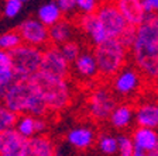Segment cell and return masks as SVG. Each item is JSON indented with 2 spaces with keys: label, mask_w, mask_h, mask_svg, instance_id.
<instances>
[{
  "label": "cell",
  "mask_w": 158,
  "mask_h": 156,
  "mask_svg": "<svg viewBox=\"0 0 158 156\" xmlns=\"http://www.w3.org/2000/svg\"><path fill=\"white\" fill-rule=\"evenodd\" d=\"M135 68L151 80H158V13H148L135 27L131 48Z\"/></svg>",
  "instance_id": "obj_1"
},
{
  "label": "cell",
  "mask_w": 158,
  "mask_h": 156,
  "mask_svg": "<svg viewBox=\"0 0 158 156\" xmlns=\"http://www.w3.org/2000/svg\"><path fill=\"white\" fill-rule=\"evenodd\" d=\"M0 100L17 114H31L44 117L48 111L43 96L30 79L14 78V80L0 90Z\"/></svg>",
  "instance_id": "obj_2"
},
{
  "label": "cell",
  "mask_w": 158,
  "mask_h": 156,
  "mask_svg": "<svg viewBox=\"0 0 158 156\" xmlns=\"http://www.w3.org/2000/svg\"><path fill=\"white\" fill-rule=\"evenodd\" d=\"M40 90L49 113H59L65 110L72 101V87L68 79L58 78L40 70L31 78Z\"/></svg>",
  "instance_id": "obj_3"
},
{
  "label": "cell",
  "mask_w": 158,
  "mask_h": 156,
  "mask_svg": "<svg viewBox=\"0 0 158 156\" xmlns=\"http://www.w3.org/2000/svg\"><path fill=\"white\" fill-rule=\"evenodd\" d=\"M128 48L118 38H109L105 42L95 45L93 55L98 62L99 75L105 79H112L120 69L124 68Z\"/></svg>",
  "instance_id": "obj_4"
},
{
  "label": "cell",
  "mask_w": 158,
  "mask_h": 156,
  "mask_svg": "<svg viewBox=\"0 0 158 156\" xmlns=\"http://www.w3.org/2000/svg\"><path fill=\"white\" fill-rule=\"evenodd\" d=\"M10 55L13 61L16 78L30 79L41 69L43 51L38 46H33L23 42L20 46L10 51Z\"/></svg>",
  "instance_id": "obj_5"
},
{
  "label": "cell",
  "mask_w": 158,
  "mask_h": 156,
  "mask_svg": "<svg viewBox=\"0 0 158 156\" xmlns=\"http://www.w3.org/2000/svg\"><path fill=\"white\" fill-rule=\"evenodd\" d=\"M116 106L117 101H116L114 91H112L106 86H96L95 89H92L86 100L89 117L98 122L109 120Z\"/></svg>",
  "instance_id": "obj_6"
},
{
  "label": "cell",
  "mask_w": 158,
  "mask_h": 156,
  "mask_svg": "<svg viewBox=\"0 0 158 156\" xmlns=\"http://www.w3.org/2000/svg\"><path fill=\"white\" fill-rule=\"evenodd\" d=\"M96 14H98L99 21L103 26L109 38H118L128 26V23L113 2L112 3L106 2V3L100 4L99 9L96 10Z\"/></svg>",
  "instance_id": "obj_7"
},
{
  "label": "cell",
  "mask_w": 158,
  "mask_h": 156,
  "mask_svg": "<svg viewBox=\"0 0 158 156\" xmlns=\"http://www.w3.org/2000/svg\"><path fill=\"white\" fill-rule=\"evenodd\" d=\"M141 72L134 68H123L112 78V89L118 97H131L141 87Z\"/></svg>",
  "instance_id": "obj_8"
},
{
  "label": "cell",
  "mask_w": 158,
  "mask_h": 156,
  "mask_svg": "<svg viewBox=\"0 0 158 156\" xmlns=\"http://www.w3.org/2000/svg\"><path fill=\"white\" fill-rule=\"evenodd\" d=\"M20 37L24 44L33 46H45L49 42V28L38 18L30 17L23 20L17 27Z\"/></svg>",
  "instance_id": "obj_9"
},
{
  "label": "cell",
  "mask_w": 158,
  "mask_h": 156,
  "mask_svg": "<svg viewBox=\"0 0 158 156\" xmlns=\"http://www.w3.org/2000/svg\"><path fill=\"white\" fill-rule=\"evenodd\" d=\"M40 70L58 76V78L68 79V75L71 72V62L66 61L58 45H51L43 51V61H41Z\"/></svg>",
  "instance_id": "obj_10"
},
{
  "label": "cell",
  "mask_w": 158,
  "mask_h": 156,
  "mask_svg": "<svg viewBox=\"0 0 158 156\" xmlns=\"http://www.w3.org/2000/svg\"><path fill=\"white\" fill-rule=\"evenodd\" d=\"M27 138L16 128L0 132V156H26Z\"/></svg>",
  "instance_id": "obj_11"
},
{
  "label": "cell",
  "mask_w": 158,
  "mask_h": 156,
  "mask_svg": "<svg viewBox=\"0 0 158 156\" xmlns=\"http://www.w3.org/2000/svg\"><path fill=\"white\" fill-rule=\"evenodd\" d=\"M78 27L81 28L83 34L90 39V42L93 45H99V44L105 42L106 39H109L107 34H106L103 26L100 24L96 13H89V14H81L78 18Z\"/></svg>",
  "instance_id": "obj_12"
},
{
  "label": "cell",
  "mask_w": 158,
  "mask_h": 156,
  "mask_svg": "<svg viewBox=\"0 0 158 156\" xmlns=\"http://www.w3.org/2000/svg\"><path fill=\"white\" fill-rule=\"evenodd\" d=\"M113 3L130 26H140L148 14L141 0H113Z\"/></svg>",
  "instance_id": "obj_13"
},
{
  "label": "cell",
  "mask_w": 158,
  "mask_h": 156,
  "mask_svg": "<svg viewBox=\"0 0 158 156\" xmlns=\"http://www.w3.org/2000/svg\"><path fill=\"white\" fill-rule=\"evenodd\" d=\"M66 143L71 145L73 149L76 150H86L89 148H92V145L96 142V135L95 131L90 127H85V125H79V127H73L66 132Z\"/></svg>",
  "instance_id": "obj_14"
},
{
  "label": "cell",
  "mask_w": 158,
  "mask_h": 156,
  "mask_svg": "<svg viewBox=\"0 0 158 156\" xmlns=\"http://www.w3.org/2000/svg\"><path fill=\"white\" fill-rule=\"evenodd\" d=\"M135 150L143 153H150L158 148V130L147 127H137L131 134Z\"/></svg>",
  "instance_id": "obj_15"
},
{
  "label": "cell",
  "mask_w": 158,
  "mask_h": 156,
  "mask_svg": "<svg viewBox=\"0 0 158 156\" xmlns=\"http://www.w3.org/2000/svg\"><path fill=\"white\" fill-rule=\"evenodd\" d=\"M134 120L138 127L158 130V101H143L134 110Z\"/></svg>",
  "instance_id": "obj_16"
},
{
  "label": "cell",
  "mask_w": 158,
  "mask_h": 156,
  "mask_svg": "<svg viewBox=\"0 0 158 156\" xmlns=\"http://www.w3.org/2000/svg\"><path fill=\"white\" fill-rule=\"evenodd\" d=\"M16 128L24 138L30 139V138L35 137L43 134L47 130V121L43 117H35L31 114H21L17 118Z\"/></svg>",
  "instance_id": "obj_17"
},
{
  "label": "cell",
  "mask_w": 158,
  "mask_h": 156,
  "mask_svg": "<svg viewBox=\"0 0 158 156\" xmlns=\"http://www.w3.org/2000/svg\"><path fill=\"white\" fill-rule=\"evenodd\" d=\"M72 68L76 75L82 79H93L99 75L98 62L93 55V51L81 52L78 58L72 62Z\"/></svg>",
  "instance_id": "obj_18"
},
{
  "label": "cell",
  "mask_w": 158,
  "mask_h": 156,
  "mask_svg": "<svg viewBox=\"0 0 158 156\" xmlns=\"http://www.w3.org/2000/svg\"><path fill=\"white\" fill-rule=\"evenodd\" d=\"M26 156H55V145L48 137L40 134L27 139Z\"/></svg>",
  "instance_id": "obj_19"
},
{
  "label": "cell",
  "mask_w": 158,
  "mask_h": 156,
  "mask_svg": "<svg viewBox=\"0 0 158 156\" xmlns=\"http://www.w3.org/2000/svg\"><path fill=\"white\" fill-rule=\"evenodd\" d=\"M49 28V42L52 45H62V44L71 41L73 37V26L68 20H59Z\"/></svg>",
  "instance_id": "obj_20"
},
{
  "label": "cell",
  "mask_w": 158,
  "mask_h": 156,
  "mask_svg": "<svg viewBox=\"0 0 158 156\" xmlns=\"http://www.w3.org/2000/svg\"><path fill=\"white\" fill-rule=\"evenodd\" d=\"M62 16H64V13H62V10L59 9L56 0L45 2L37 10V18L43 24H45L47 27H51L55 23H58L59 20H62Z\"/></svg>",
  "instance_id": "obj_21"
},
{
  "label": "cell",
  "mask_w": 158,
  "mask_h": 156,
  "mask_svg": "<svg viewBox=\"0 0 158 156\" xmlns=\"http://www.w3.org/2000/svg\"><path fill=\"white\" fill-rule=\"evenodd\" d=\"M133 118H134L133 108L127 104H120V106H116V108L112 111L109 117V122L116 130H124L131 124Z\"/></svg>",
  "instance_id": "obj_22"
},
{
  "label": "cell",
  "mask_w": 158,
  "mask_h": 156,
  "mask_svg": "<svg viewBox=\"0 0 158 156\" xmlns=\"http://www.w3.org/2000/svg\"><path fill=\"white\" fill-rule=\"evenodd\" d=\"M16 78L11 55L9 51L0 49V90L10 85Z\"/></svg>",
  "instance_id": "obj_23"
},
{
  "label": "cell",
  "mask_w": 158,
  "mask_h": 156,
  "mask_svg": "<svg viewBox=\"0 0 158 156\" xmlns=\"http://www.w3.org/2000/svg\"><path fill=\"white\" fill-rule=\"evenodd\" d=\"M96 145H98V149L100 150V153H103L105 156H112L117 153V137H114L112 134L102 132L96 138Z\"/></svg>",
  "instance_id": "obj_24"
},
{
  "label": "cell",
  "mask_w": 158,
  "mask_h": 156,
  "mask_svg": "<svg viewBox=\"0 0 158 156\" xmlns=\"http://www.w3.org/2000/svg\"><path fill=\"white\" fill-rule=\"evenodd\" d=\"M19 114L10 110L4 103H0V132L16 127Z\"/></svg>",
  "instance_id": "obj_25"
},
{
  "label": "cell",
  "mask_w": 158,
  "mask_h": 156,
  "mask_svg": "<svg viewBox=\"0 0 158 156\" xmlns=\"http://www.w3.org/2000/svg\"><path fill=\"white\" fill-rule=\"evenodd\" d=\"M23 44V39L20 37L19 31H6V33L0 34V49L4 51H13L14 48L20 46Z\"/></svg>",
  "instance_id": "obj_26"
},
{
  "label": "cell",
  "mask_w": 158,
  "mask_h": 156,
  "mask_svg": "<svg viewBox=\"0 0 158 156\" xmlns=\"http://www.w3.org/2000/svg\"><path fill=\"white\" fill-rule=\"evenodd\" d=\"M117 153L118 156H133L135 152L134 148V142H133V138L126 135V134H122L117 137Z\"/></svg>",
  "instance_id": "obj_27"
},
{
  "label": "cell",
  "mask_w": 158,
  "mask_h": 156,
  "mask_svg": "<svg viewBox=\"0 0 158 156\" xmlns=\"http://www.w3.org/2000/svg\"><path fill=\"white\" fill-rule=\"evenodd\" d=\"M59 49L62 52V55L66 58V61L71 62V65H72V62L79 56V54L82 52L81 51V45H79L76 41H73V39L62 44V45H59Z\"/></svg>",
  "instance_id": "obj_28"
},
{
  "label": "cell",
  "mask_w": 158,
  "mask_h": 156,
  "mask_svg": "<svg viewBox=\"0 0 158 156\" xmlns=\"http://www.w3.org/2000/svg\"><path fill=\"white\" fill-rule=\"evenodd\" d=\"M24 3L21 0H4L3 3V14L6 18L13 20L20 16L21 10H23Z\"/></svg>",
  "instance_id": "obj_29"
},
{
  "label": "cell",
  "mask_w": 158,
  "mask_h": 156,
  "mask_svg": "<svg viewBox=\"0 0 158 156\" xmlns=\"http://www.w3.org/2000/svg\"><path fill=\"white\" fill-rule=\"evenodd\" d=\"M76 9L81 14L96 13L99 9V0H76Z\"/></svg>",
  "instance_id": "obj_30"
},
{
  "label": "cell",
  "mask_w": 158,
  "mask_h": 156,
  "mask_svg": "<svg viewBox=\"0 0 158 156\" xmlns=\"http://www.w3.org/2000/svg\"><path fill=\"white\" fill-rule=\"evenodd\" d=\"M134 38H135V26H130L128 24L127 28L123 31V34L118 37L120 42L123 44L124 46H127L128 49L133 46V42H134Z\"/></svg>",
  "instance_id": "obj_31"
},
{
  "label": "cell",
  "mask_w": 158,
  "mask_h": 156,
  "mask_svg": "<svg viewBox=\"0 0 158 156\" xmlns=\"http://www.w3.org/2000/svg\"><path fill=\"white\" fill-rule=\"evenodd\" d=\"M59 9L62 10L64 14H72L76 9V0H56Z\"/></svg>",
  "instance_id": "obj_32"
},
{
  "label": "cell",
  "mask_w": 158,
  "mask_h": 156,
  "mask_svg": "<svg viewBox=\"0 0 158 156\" xmlns=\"http://www.w3.org/2000/svg\"><path fill=\"white\" fill-rule=\"evenodd\" d=\"M147 13H158V0H141Z\"/></svg>",
  "instance_id": "obj_33"
},
{
  "label": "cell",
  "mask_w": 158,
  "mask_h": 156,
  "mask_svg": "<svg viewBox=\"0 0 158 156\" xmlns=\"http://www.w3.org/2000/svg\"><path fill=\"white\" fill-rule=\"evenodd\" d=\"M71 145H58L55 146V156H71Z\"/></svg>",
  "instance_id": "obj_34"
},
{
  "label": "cell",
  "mask_w": 158,
  "mask_h": 156,
  "mask_svg": "<svg viewBox=\"0 0 158 156\" xmlns=\"http://www.w3.org/2000/svg\"><path fill=\"white\" fill-rule=\"evenodd\" d=\"M145 156H158V148L157 149H154L152 152H150V153H147Z\"/></svg>",
  "instance_id": "obj_35"
},
{
  "label": "cell",
  "mask_w": 158,
  "mask_h": 156,
  "mask_svg": "<svg viewBox=\"0 0 158 156\" xmlns=\"http://www.w3.org/2000/svg\"><path fill=\"white\" fill-rule=\"evenodd\" d=\"M133 156H145V153L140 152V150H135V152H134V155H133Z\"/></svg>",
  "instance_id": "obj_36"
},
{
  "label": "cell",
  "mask_w": 158,
  "mask_h": 156,
  "mask_svg": "<svg viewBox=\"0 0 158 156\" xmlns=\"http://www.w3.org/2000/svg\"><path fill=\"white\" fill-rule=\"evenodd\" d=\"M21 2H23V3H27V2H28V0H21Z\"/></svg>",
  "instance_id": "obj_37"
},
{
  "label": "cell",
  "mask_w": 158,
  "mask_h": 156,
  "mask_svg": "<svg viewBox=\"0 0 158 156\" xmlns=\"http://www.w3.org/2000/svg\"><path fill=\"white\" fill-rule=\"evenodd\" d=\"M157 82H158V80H157Z\"/></svg>",
  "instance_id": "obj_38"
}]
</instances>
